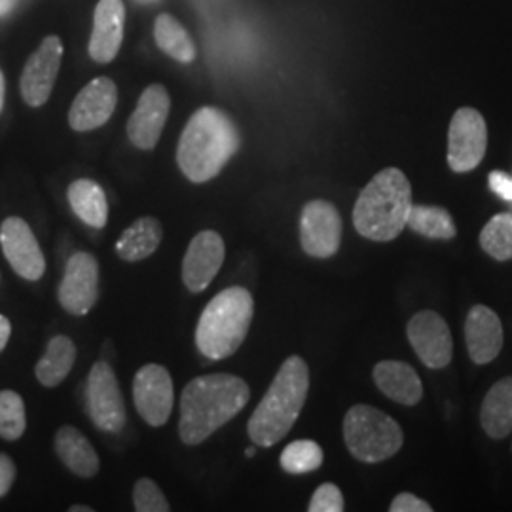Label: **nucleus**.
Segmentation results:
<instances>
[{
  "instance_id": "1",
  "label": "nucleus",
  "mask_w": 512,
  "mask_h": 512,
  "mask_svg": "<svg viewBox=\"0 0 512 512\" xmlns=\"http://www.w3.org/2000/svg\"><path fill=\"white\" fill-rule=\"evenodd\" d=\"M251 399L245 380L234 374H205L184 387L181 397L179 437L198 446L222 425L234 420Z\"/></svg>"
},
{
  "instance_id": "2",
  "label": "nucleus",
  "mask_w": 512,
  "mask_h": 512,
  "mask_svg": "<svg viewBox=\"0 0 512 512\" xmlns=\"http://www.w3.org/2000/svg\"><path fill=\"white\" fill-rule=\"evenodd\" d=\"M238 148V128L230 116L222 110L203 107L192 114L183 129L177 164L188 181L207 183L219 175Z\"/></svg>"
},
{
  "instance_id": "3",
  "label": "nucleus",
  "mask_w": 512,
  "mask_h": 512,
  "mask_svg": "<svg viewBox=\"0 0 512 512\" xmlns=\"http://www.w3.org/2000/svg\"><path fill=\"white\" fill-rule=\"evenodd\" d=\"M310 391V368L291 355L275 374L264 399L247 423V435L256 446L270 448L285 439L298 420Z\"/></svg>"
},
{
  "instance_id": "4",
  "label": "nucleus",
  "mask_w": 512,
  "mask_h": 512,
  "mask_svg": "<svg viewBox=\"0 0 512 512\" xmlns=\"http://www.w3.org/2000/svg\"><path fill=\"white\" fill-rule=\"evenodd\" d=\"M412 209V186L401 169L387 167L366 184L353 207L355 230L372 241L399 238Z\"/></svg>"
},
{
  "instance_id": "5",
  "label": "nucleus",
  "mask_w": 512,
  "mask_h": 512,
  "mask_svg": "<svg viewBox=\"0 0 512 512\" xmlns=\"http://www.w3.org/2000/svg\"><path fill=\"white\" fill-rule=\"evenodd\" d=\"M255 300L245 287H230L217 294L202 311L196 329V346L211 361L238 351L251 329Z\"/></svg>"
},
{
  "instance_id": "6",
  "label": "nucleus",
  "mask_w": 512,
  "mask_h": 512,
  "mask_svg": "<svg viewBox=\"0 0 512 512\" xmlns=\"http://www.w3.org/2000/svg\"><path fill=\"white\" fill-rule=\"evenodd\" d=\"M344 440L349 454L363 463L393 458L404 442L401 425L382 410L357 404L344 418Z\"/></svg>"
},
{
  "instance_id": "7",
  "label": "nucleus",
  "mask_w": 512,
  "mask_h": 512,
  "mask_svg": "<svg viewBox=\"0 0 512 512\" xmlns=\"http://www.w3.org/2000/svg\"><path fill=\"white\" fill-rule=\"evenodd\" d=\"M86 403L93 425L105 433H120L126 425V403L118 378L107 361H97L86 384Z\"/></svg>"
},
{
  "instance_id": "8",
  "label": "nucleus",
  "mask_w": 512,
  "mask_h": 512,
  "mask_svg": "<svg viewBox=\"0 0 512 512\" xmlns=\"http://www.w3.org/2000/svg\"><path fill=\"white\" fill-rule=\"evenodd\" d=\"M488 145L486 120L471 107L459 109L448 129V165L456 173L476 169L484 160Z\"/></svg>"
},
{
  "instance_id": "9",
  "label": "nucleus",
  "mask_w": 512,
  "mask_h": 512,
  "mask_svg": "<svg viewBox=\"0 0 512 512\" xmlns=\"http://www.w3.org/2000/svg\"><path fill=\"white\" fill-rule=\"evenodd\" d=\"M133 403L137 414L150 427H162L175 403V387L169 370L162 365H145L133 378Z\"/></svg>"
},
{
  "instance_id": "10",
  "label": "nucleus",
  "mask_w": 512,
  "mask_h": 512,
  "mask_svg": "<svg viewBox=\"0 0 512 512\" xmlns=\"http://www.w3.org/2000/svg\"><path fill=\"white\" fill-rule=\"evenodd\" d=\"M57 298L61 308L76 317L92 311L99 298V264L95 256L78 251L67 260Z\"/></svg>"
},
{
  "instance_id": "11",
  "label": "nucleus",
  "mask_w": 512,
  "mask_h": 512,
  "mask_svg": "<svg viewBox=\"0 0 512 512\" xmlns=\"http://www.w3.org/2000/svg\"><path fill=\"white\" fill-rule=\"evenodd\" d=\"M300 243L306 255L330 258L342 243V217L338 209L325 200L306 203L300 217Z\"/></svg>"
},
{
  "instance_id": "12",
  "label": "nucleus",
  "mask_w": 512,
  "mask_h": 512,
  "mask_svg": "<svg viewBox=\"0 0 512 512\" xmlns=\"http://www.w3.org/2000/svg\"><path fill=\"white\" fill-rule=\"evenodd\" d=\"M0 247L12 270L27 279L38 281L46 272V258L31 226L19 217H8L0 224Z\"/></svg>"
},
{
  "instance_id": "13",
  "label": "nucleus",
  "mask_w": 512,
  "mask_h": 512,
  "mask_svg": "<svg viewBox=\"0 0 512 512\" xmlns=\"http://www.w3.org/2000/svg\"><path fill=\"white\" fill-rule=\"evenodd\" d=\"M406 336L427 368H446L452 361L454 342L448 323L437 311L425 310L416 313L408 327Z\"/></svg>"
},
{
  "instance_id": "14",
  "label": "nucleus",
  "mask_w": 512,
  "mask_h": 512,
  "mask_svg": "<svg viewBox=\"0 0 512 512\" xmlns=\"http://www.w3.org/2000/svg\"><path fill=\"white\" fill-rule=\"evenodd\" d=\"M63 59L61 38L46 37L37 52L29 57L21 73V95L29 107H42L54 90Z\"/></svg>"
},
{
  "instance_id": "15",
  "label": "nucleus",
  "mask_w": 512,
  "mask_h": 512,
  "mask_svg": "<svg viewBox=\"0 0 512 512\" xmlns=\"http://www.w3.org/2000/svg\"><path fill=\"white\" fill-rule=\"evenodd\" d=\"M224 239L215 230H203L190 241L183 260V281L190 293H203L222 268Z\"/></svg>"
},
{
  "instance_id": "16",
  "label": "nucleus",
  "mask_w": 512,
  "mask_h": 512,
  "mask_svg": "<svg viewBox=\"0 0 512 512\" xmlns=\"http://www.w3.org/2000/svg\"><path fill=\"white\" fill-rule=\"evenodd\" d=\"M171 109V99L164 86H148L128 122L129 141L141 150H152L158 145Z\"/></svg>"
},
{
  "instance_id": "17",
  "label": "nucleus",
  "mask_w": 512,
  "mask_h": 512,
  "mask_svg": "<svg viewBox=\"0 0 512 512\" xmlns=\"http://www.w3.org/2000/svg\"><path fill=\"white\" fill-rule=\"evenodd\" d=\"M118 90L116 84L99 76L92 80L86 88H82L69 110V126L74 131H92L105 126L116 110Z\"/></svg>"
},
{
  "instance_id": "18",
  "label": "nucleus",
  "mask_w": 512,
  "mask_h": 512,
  "mask_svg": "<svg viewBox=\"0 0 512 512\" xmlns=\"http://www.w3.org/2000/svg\"><path fill=\"white\" fill-rule=\"evenodd\" d=\"M126 6L122 0H99L93 16L90 55L97 63H110L124 40Z\"/></svg>"
},
{
  "instance_id": "19",
  "label": "nucleus",
  "mask_w": 512,
  "mask_h": 512,
  "mask_svg": "<svg viewBox=\"0 0 512 512\" xmlns=\"http://www.w3.org/2000/svg\"><path fill=\"white\" fill-rule=\"evenodd\" d=\"M467 351L476 365L492 363L503 348V327L494 310L475 306L465 321Z\"/></svg>"
},
{
  "instance_id": "20",
  "label": "nucleus",
  "mask_w": 512,
  "mask_h": 512,
  "mask_svg": "<svg viewBox=\"0 0 512 512\" xmlns=\"http://www.w3.org/2000/svg\"><path fill=\"white\" fill-rule=\"evenodd\" d=\"M374 382L378 389L395 403L414 406L423 397V385H421L418 372L401 361H382L374 366Z\"/></svg>"
},
{
  "instance_id": "21",
  "label": "nucleus",
  "mask_w": 512,
  "mask_h": 512,
  "mask_svg": "<svg viewBox=\"0 0 512 512\" xmlns=\"http://www.w3.org/2000/svg\"><path fill=\"white\" fill-rule=\"evenodd\" d=\"M55 454L61 463L80 478H92L99 473V456L92 442L73 425H63L54 440Z\"/></svg>"
},
{
  "instance_id": "22",
  "label": "nucleus",
  "mask_w": 512,
  "mask_h": 512,
  "mask_svg": "<svg viewBox=\"0 0 512 512\" xmlns=\"http://www.w3.org/2000/svg\"><path fill=\"white\" fill-rule=\"evenodd\" d=\"M164 238L162 224L154 217H141L122 232L116 241V255L124 262H141L156 253Z\"/></svg>"
},
{
  "instance_id": "23",
  "label": "nucleus",
  "mask_w": 512,
  "mask_h": 512,
  "mask_svg": "<svg viewBox=\"0 0 512 512\" xmlns=\"http://www.w3.org/2000/svg\"><path fill=\"white\" fill-rule=\"evenodd\" d=\"M67 200L74 215L84 224L101 230L109 220V202L105 190L92 179H78L67 190Z\"/></svg>"
},
{
  "instance_id": "24",
  "label": "nucleus",
  "mask_w": 512,
  "mask_h": 512,
  "mask_svg": "<svg viewBox=\"0 0 512 512\" xmlns=\"http://www.w3.org/2000/svg\"><path fill=\"white\" fill-rule=\"evenodd\" d=\"M480 423L488 437L505 439L512 431V378H503L488 391L482 408Z\"/></svg>"
},
{
  "instance_id": "25",
  "label": "nucleus",
  "mask_w": 512,
  "mask_h": 512,
  "mask_svg": "<svg viewBox=\"0 0 512 512\" xmlns=\"http://www.w3.org/2000/svg\"><path fill=\"white\" fill-rule=\"evenodd\" d=\"M76 361V346L69 336H54L48 342L42 359L35 366L38 384L57 387L71 374Z\"/></svg>"
},
{
  "instance_id": "26",
  "label": "nucleus",
  "mask_w": 512,
  "mask_h": 512,
  "mask_svg": "<svg viewBox=\"0 0 512 512\" xmlns=\"http://www.w3.org/2000/svg\"><path fill=\"white\" fill-rule=\"evenodd\" d=\"M154 38L160 50L181 61V63H192L196 57V46L194 40L188 35V31L175 18L169 14H160L154 23Z\"/></svg>"
},
{
  "instance_id": "27",
  "label": "nucleus",
  "mask_w": 512,
  "mask_h": 512,
  "mask_svg": "<svg viewBox=\"0 0 512 512\" xmlns=\"http://www.w3.org/2000/svg\"><path fill=\"white\" fill-rule=\"evenodd\" d=\"M406 226L412 232L431 239H452L458 234L452 215L442 207H431V205L412 203Z\"/></svg>"
},
{
  "instance_id": "28",
  "label": "nucleus",
  "mask_w": 512,
  "mask_h": 512,
  "mask_svg": "<svg viewBox=\"0 0 512 512\" xmlns=\"http://www.w3.org/2000/svg\"><path fill=\"white\" fill-rule=\"evenodd\" d=\"M325 454L315 440H294L281 454V469L289 475H308L323 465Z\"/></svg>"
},
{
  "instance_id": "29",
  "label": "nucleus",
  "mask_w": 512,
  "mask_h": 512,
  "mask_svg": "<svg viewBox=\"0 0 512 512\" xmlns=\"http://www.w3.org/2000/svg\"><path fill=\"white\" fill-rule=\"evenodd\" d=\"M480 247L488 255L507 262L512 258V213H499L480 232Z\"/></svg>"
},
{
  "instance_id": "30",
  "label": "nucleus",
  "mask_w": 512,
  "mask_h": 512,
  "mask_svg": "<svg viewBox=\"0 0 512 512\" xmlns=\"http://www.w3.org/2000/svg\"><path fill=\"white\" fill-rule=\"evenodd\" d=\"M27 429L25 403L16 391H0V439L19 440Z\"/></svg>"
},
{
  "instance_id": "31",
  "label": "nucleus",
  "mask_w": 512,
  "mask_h": 512,
  "mask_svg": "<svg viewBox=\"0 0 512 512\" xmlns=\"http://www.w3.org/2000/svg\"><path fill=\"white\" fill-rule=\"evenodd\" d=\"M133 505L137 512H167L171 509L160 486L150 478H141L133 486Z\"/></svg>"
},
{
  "instance_id": "32",
  "label": "nucleus",
  "mask_w": 512,
  "mask_h": 512,
  "mask_svg": "<svg viewBox=\"0 0 512 512\" xmlns=\"http://www.w3.org/2000/svg\"><path fill=\"white\" fill-rule=\"evenodd\" d=\"M344 495L336 484H321L315 494L311 495L310 512H342L344 511Z\"/></svg>"
},
{
  "instance_id": "33",
  "label": "nucleus",
  "mask_w": 512,
  "mask_h": 512,
  "mask_svg": "<svg viewBox=\"0 0 512 512\" xmlns=\"http://www.w3.org/2000/svg\"><path fill=\"white\" fill-rule=\"evenodd\" d=\"M389 511L391 512H431L433 511V507L427 503V501H423L420 497H416L414 494H399L395 499H393V503H391V507H389Z\"/></svg>"
},
{
  "instance_id": "34",
  "label": "nucleus",
  "mask_w": 512,
  "mask_h": 512,
  "mask_svg": "<svg viewBox=\"0 0 512 512\" xmlns=\"http://www.w3.org/2000/svg\"><path fill=\"white\" fill-rule=\"evenodd\" d=\"M488 184L495 196H499L503 202H512V175L505 171H492Z\"/></svg>"
},
{
  "instance_id": "35",
  "label": "nucleus",
  "mask_w": 512,
  "mask_h": 512,
  "mask_svg": "<svg viewBox=\"0 0 512 512\" xmlns=\"http://www.w3.org/2000/svg\"><path fill=\"white\" fill-rule=\"evenodd\" d=\"M16 463L8 454H0V497L8 494L16 480Z\"/></svg>"
},
{
  "instance_id": "36",
  "label": "nucleus",
  "mask_w": 512,
  "mask_h": 512,
  "mask_svg": "<svg viewBox=\"0 0 512 512\" xmlns=\"http://www.w3.org/2000/svg\"><path fill=\"white\" fill-rule=\"evenodd\" d=\"M10 334H12V323H10V319L4 317V315H0V353L8 346Z\"/></svg>"
},
{
  "instance_id": "37",
  "label": "nucleus",
  "mask_w": 512,
  "mask_h": 512,
  "mask_svg": "<svg viewBox=\"0 0 512 512\" xmlns=\"http://www.w3.org/2000/svg\"><path fill=\"white\" fill-rule=\"evenodd\" d=\"M4 95H6V82H4V74L0 71V112L4 109Z\"/></svg>"
},
{
  "instance_id": "38",
  "label": "nucleus",
  "mask_w": 512,
  "mask_h": 512,
  "mask_svg": "<svg viewBox=\"0 0 512 512\" xmlns=\"http://www.w3.org/2000/svg\"><path fill=\"white\" fill-rule=\"evenodd\" d=\"M71 512H93L92 507H86V505H73L71 509H69Z\"/></svg>"
},
{
  "instance_id": "39",
  "label": "nucleus",
  "mask_w": 512,
  "mask_h": 512,
  "mask_svg": "<svg viewBox=\"0 0 512 512\" xmlns=\"http://www.w3.org/2000/svg\"><path fill=\"white\" fill-rule=\"evenodd\" d=\"M12 0H0V14H4L8 8H10Z\"/></svg>"
},
{
  "instance_id": "40",
  "label": "nucleus",
  "mask_w": 512,
  "mask_h": 512,
  "mask_svg": "<svg viewBox=\"0 0 512 512\" xmlns=\"http://www.w3.org/2000/svg\"><path fill=\"white\" fill-rule=\"evenodd\" d=\"M255 454H256L255 448H247V450H245V456H247V458H253V456H255Z\"/></svg>"
},
{
  "instance_id": "41",
  "label": "nucleus",
  "mask_w": 512,
  "mask_h": 512,
  "mask_svg": "<svg viewBox=\"0 0 512 512\" xmlns=\"http://www.w3.org/2000/svg\"><path fill=\"white\" fill-rule=\"evenodd\" d=\"M141 2H154V0H141Z\"/></svg>"
},
{
  "instance_id": "42",
  "label": "nucleus",
  "mask_w": 512,
  "mask_h": 512,
  "mask_svg": "<svg viewBox=\"0 0 512 512\" xmlns=\"http://www.w3.org/2000/svg\"><path fill=\"white\" fill-rule=\"evenodd\" d=\"M509 213H512V202H511V211H509Z\"/></svg>"
}]
</instances>
